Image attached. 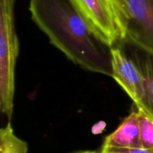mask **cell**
Returning a JSON list of instances; mask_svg holds the SVG:
<instances>
[{"instance_id":"obj_1","label":"cell","mask_w":153,"mask_h":153,"mask_svg":"<svg viewBox=\"0 0 153 153\" xmlns=\"http://www.w3.org/2000/svg\"><path fill=\"white\" fill-rule=\"evenodd\" d=\"M28 9L34 23L68 59L85 70L112 77V46L72 0H30Z\"/></svg>"},{"instance_id":"obj_2","label":"cell","mask_w":153,"mask_h":153,"mask_svg":"<svg viewBox=\"0 0 153 153\" xmlns=\"http://www.w3.org/2000/svg\"><path fill=\"white\" fill-rule=\"evenodd\" d=\"M15 0H0V109L11 120L15 91V67L19 41L14 22Z\"/></svg>"},{"instance_id":"obj_3","label":"cell","mask_w":153,"mask_h":153,"mask_svg":"<svg viewBox=\"0 0 153 153\" xmlns=\"http://www.w3.org/2000/svg\"><path fill=\"white\" fill-rule=\"evenodd\" d=\"M93 28L111 46L123 41L128 16L124 0H72Z\"/></svg>"},{"instance_id":"obj_4","label":"cell","mask_w":153,"mask_h":153,"mask_svg":"<svg viewBox=\"0 0 153 153\" xmlns=\"http://www.w3.org/2000/svg\"><path fill=\"white\" fill-rule=\"evenodd\" d=\"M112 78L127 94L136 108L146 112V80L136 63L119 44L112 46Z\"/></svg>"},{"instance_id":"obj_5","label":"cell","mask_w":153,"mask_h":153,"mask_svg":"<svg viewBox=\"0 0 153 153\" xmlns=\"http://www.w3.org/2000/svg\"><path fill=\"white\" fill-rule=\"evenodd\" d=\"M128 19L125 38L131 45L153 55V0H124Z\"/></svg>"},{"instance_id":"obj_6","label":"cell","mask_w":153,"mask_h":153,"mask_svg":"<svg viewBox=\"0 0 153 153\" xmlns=\"http://www.w3.org/2000/svg\"><path fill=\"white\" fill-rule=\"evenodd\" d=\"M102 146L120 148L141 149L138 112L132 111L115 131L108 135Z\"/></svg>"},{"instance_id":"obj_7","label":"cell","mask_w":153,"mask_h":153,"mask_svg":"<svg viewBox=\"0 0 153 153\" xmlns=\"http://www.w3.org/2000/svg\"><path fill=\"white\" fill-rule=\"evenodd\" d=\"M127 55L140 68L146 85L147 108L146 113L153 119V55L125 43H120Z\"/></svg>"},{"instance_id":"obj_8","label":"cell","mask_w":153,"mask_h":153,"mask_svg":"<svg viewBox=\"0 0 153 153\" xmlns=\"http://www.w3.org/2000/svg\"><path fill=\"white\" fill-rule=\"evenodd\" d=\"M28 144L13 132L10 122L0 130V153H28Z\"/></svg>"},{"instance_id":"obj_9","label":"cell","mask_w":153,"mask_h":153,"mask_svg":"<svg viewBox=\"0 0 153 153\" xmlns=\"http://www.w3.org/2000/svg\"><path fill=\"white\" fill-rule=\"evenodd\" d=\"M139 115L142 147L153 150V119L142 109H137Z\"/></svg>"},{"instance_id":"obj_10","label":"cell","mask_w":153,"mask_h":153,"mask_svg":"<svg viewBox=\"0 0 153 153\" xmlns=\"http://www.w3.org/2000/svg\"><path fill=\"white\" fill-rule=\"evenodd\" d=\"M99 153H153V150L141 149H131V148H120L113 146H102Z\"/></svg>"},{"instance_id":"obj_11","label":"cell","mask_w":153,"mask_h":153,"mask_svg":"<svg viewBox=\"0 0 153 153\" xmlns=\"http://www.w3.org/2000/svg\"><path fill=\"white\" fill-rule=\"evenodd\" d=\"M106 127V123L105 122H100L98 123L95 124V125L93 126L92 128V132L94 134H100L103 131V130Z\"/></svg>"},{"instance_id":"obj_12","label":"cell","mask_w":153,"mask_h":153,"mask_svg":"<svg viewBox=\"0 0 153 153\" xmlns=\"http://www.w3.org/2000/svg\"><path fill=\"white\" fill-rule=\"evenodd\" d=\"M70 153H99V152H97V151H93V150H79V151H76V152H73Z\"/></svg>"}]
</instances>
